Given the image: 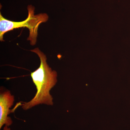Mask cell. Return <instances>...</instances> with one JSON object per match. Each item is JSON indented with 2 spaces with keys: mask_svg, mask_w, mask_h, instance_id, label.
Returning a JSON list of instances; mask_svg holds the SVG:
<instances>
[{
  "mask_svg": "<svg viewBox=\"0 0 130 130\" xmlns=\"http://www.w3.org/2000/svg\"><path fill=\"white\" fill-rule=\"evenodd\" d=\"M31 51L39 56L40 64L37 70L31 73V77L37 91L32 100L29 102H23L21 104L22 108L25 110L40 104L53 105V99L50 94V91L57 82V72L52 70L47 64L46 55L38 48Z\"/></svg>",
  "mask_w": 130,
  "mask_h": 130,
  "instance_id": "cell-1",
  "label": "cell"
},
{
  "mask_svg": "<svg viewBox=\"0 0 130 130\" xmlns=\"http://www.w3.org/2000/svg\"><path fill=\"white\" fill-rule=\"evenodd\" d=\"M3 130H11L10 128H9L7 126L5 125V127L3 128Z\"/></svg>",
  "mask_w": 130,
  "mask_h": 130,
  "instance_id": "cell-4",
  "label": "cell"
},
{
  "mask_svg": "<svg viewBox=\"0 0 130 130\" xmlns=\"http://www.w3.org/2000/svg\"><path fill=\"white\" fill-rule=\"evenodd\" d=\"M28 15L23 21L15 22L5 18L0 13V41H4V34L9 31L21 28H26L29 30V36L28 40L30 41L31 45L36 43L38 36V29L40 24L46 22L48 17L46 13L35 15V8L31 6H28Z\"/></svg>",
  "mask_w": 130,
  "mask_h": 130,
  "instance_id": "cell-2",
  "label": "cell"
},
{
  "mask_svg": "<svg viewBox=\"0 0 130 130\" xmlns=\"http://www.w3.org/2000/svg\"><path fill=\"white\" fill-rule=\"evenodd\" d=\"M14 95L9 90L5 91L0 94V129L3 125L9 126L12 123L11 119L8 115L11 113L10 108L13 104Z\"/></svg>",
  "mask_w": 130,
  "mask_h": 130,
  "instance_id": "cell-3",
  "label": "cell"
}]
</instances>
